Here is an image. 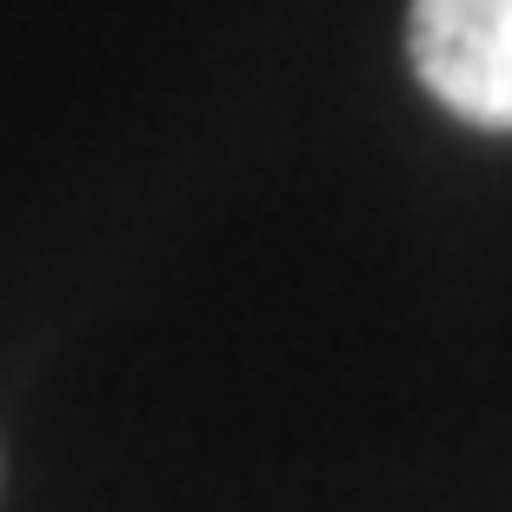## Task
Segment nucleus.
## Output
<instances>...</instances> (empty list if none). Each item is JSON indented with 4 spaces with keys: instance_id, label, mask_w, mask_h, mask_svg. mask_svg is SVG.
Listing matches in <instances>:
<instances>
[{
    "instance_id": "nucleus-1",
    "label": "nucleus",
    "mask_w": 512,
    "mask_h": 512,
    "mask_svg": "<svg viewBox=\"0 0 512 512\" xmlns=\"http://www.w3.org/2000/svg\"><path fill=\"white\" fill-rule=\"evenodd\" d=\"M406 54L446 114L512 127V0H413Z\"/></svg>"
}]
</instances>
